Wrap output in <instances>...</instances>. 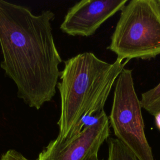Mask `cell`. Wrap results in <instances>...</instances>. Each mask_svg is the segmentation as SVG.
Masks as SVG:
<instances>
[{"instance_id":"6","label":"cell","mask_w":160,"mask_h":160,"mask_svg":"<svg viewBox=\"0 0 160 160\" xmlns=\"http://www.w3.org/2000/svg\"><path fill=\"white\" fill-rule=\"evenodd\" d=\"M128 0H82L71 7L61 24V30L72 36L89 37L117 12Z\"/></svg>"},{"instance_id":"5","label":"cell","mask_w":160,"mask_h":160,"mask_svg":"<svg viewBox=\"0 0 160 160\" xmlns=\"http://www.w3.org/2000/svg\"><path fill=\"white\" fill-rule=\"evenodd\" d=\"M109 118L103 110L92 118L76 135L66 139L56 138L39 153V160H84L98 153L109 138Z\"/></svg>"},{"instance_id":"4","label":"cell","mask_w":160,"mask_h":160,"mask_svg":"<svg viewBox=\"0 0 160 160\" xmlns=\"http://www.w3.org/2000/svg\"><path fill=\"white\" fill-rule=\"evenodd\" d=\"M109 114V126L116 138L138 160H154L144 132L140 100L136 94L132 70L124 68L115 84Z\"/></svg>"},{"instance_id":"9","label":"cell","mask_w":160,"mask_h":160,"mask_svg":"<svg viewBox=\"0 0 160 160\" xmlns=\"http://www.w3.org/2000/svg\"><path fill=\"white\" fill-rule=\"evenodd\" d=\"M0 160H29L26 158L22 154L14 149H9L2 154L0 157ZM35 160H39L37 158Z\"/></svg>"},{"instance_id":"7","label":"cell","mask_w":160,"mask_h":160,"mask_svg":"<svg viewBox=\"0 0 160 160\" xmlns=\"http://www.w3.org/2000/svg\"><path fill=\"white\" fill-rule=\"evenodd\" d=\"M108 160H138L134 154L117 138H108Z\"/></svg>"},{"instance_id":"3","label":"cell","mask_w":160,"mask_h":160,"mask_svg":"<svg viewBox=\"0 0 160 160\" xmlns=\"http://www.w3.org/2000/svg\"><path fill=\"white\" fill-rule=\"evenodd\" d=\"M108 49L117 58L149 59L160 54V8L157 0H131L121 11Z\"/></svg>"},{"instance_id":"10","label":"cell","mask_w":160,"mask_h":160,"mask_svg":"<svg viewBox=\"0 0 160 160\" xmlns=\"http://www.w3.org/2000/svg\"><path fill=\"white\" fill-rule=\"evenodd\" d=\"M84 160H103V159H101L98 158V153L92 154L89 156H88L87 158H86Z\"/></svg>"},{"instance_id":"1","label":"cell","mask_w":160,"mask_h":160,"mask_svg":"<svg viewBox=\"0 0 160 160\" xmlns=\"http://www.w3.org/2000/svg\"><path fill=\"white\" fill-rule=\"evenodd\" d=\"M54 17L51 10L35 15L0 0L1 68L16 85L18 97L36 109L52 99L61 74L62 59L51 26Z\"/></svg>"},{"instance_id":"8","label":"cell","mask_w":160,"mask_h":160,"mask_svg":"<svg viewBox=\"0 0 160 160\" xmlns=\"http://www.w3.org/2000/svg\"><path fill=\"white\" fill-rule=\"evenodd\" d=\"M141 108L154 116L160 112V82L141 94Z\"/></svg>"},{"instance_id":"11","label":"cell","mask_w":160,"mask_h":160,"mask_svg":"<svg viewBox=\"0 0 160 160\" xmlns=\"http://www.w3.org/2000/svg\"><path fill=\"white\" fill-rule=\"evenodd\" d=\"M154 118H155V122H156V126L158 128V129H160V112L156 114L154 116Z\"/></svg>"},{"instance_id":"12","label":"cell","mask_w":160,"mask_h":160,"mask_svg":"<svg viewBox=\"0 0 160 160\" xmlns=\"http://www.w3.org/2000/svg\"><path fill=\"white\" fill-rule=\"evenodd\" d=\"M157 2H158V4L160 8V0H157Z\"/></svg>"},{"instance_id":"2","label":"cell","mask_w":160,"mask_h":160,"mask_svg":"<svg viewBox=\"0 0 160 160\" xmlns=\"http://www.w3.org/2000/svg\"><path fill=\"white\" fill-rule=\"evenodd\" d=\"M128 61L117 58L109 63L91 52L64 61L57 84L61 98L58 138L78 134L86 124V119L104 110L112 88Z\"/></svg>"}]
</instances>
